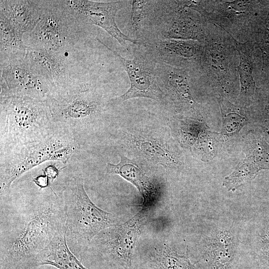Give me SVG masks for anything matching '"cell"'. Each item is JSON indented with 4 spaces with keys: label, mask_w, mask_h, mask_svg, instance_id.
I'll use <instances>...</instances> for the list:
<instances>
[{
    "label": "cell",
    "mask_w": 269,
    "mask_h": 269,
    "mask_svg": "<svg viewBox=\"0 0 269 269\" xmlns=\"http://www.w3.org/2000/svg\"><path fill=\"white\" fill-rule=\"evenodd\" d=\"M66 234L61 197L48 194L0 196V269H37L47 249Z\"/></svg>",
    "instance_id": "cell-1"
},
{
    "label": "cell",
    "mask_w": 269,
    "mask_h": 269,
    "mask_svg": "<svg viewBox=\"0 0 269 269\" xmlns=\"http://www.w3.org/2000/svg\"><path fill=\"white\" fill-rule=\"evenodd\" d=\"M66 217V240L71 252L81 259L93 239L115 225L113 214L96 205L87 194L82 176H68L61 197Z\"/></svg>",
    "instance_id": "cell-2"
},
{
    "label": "cell",
    "mask_w": 269,
    "mask_h": 269,
    "mask_svg": "<svg viewBox=\"0 0 269 269\" xmlns=\"http://www.w3.org/2000/svg\"><path fill=\"white\" fill-rule=\"evenodd\" d=\"M54 122L46 100L16 95L0 97V141L8 148L51 135L56 131Z\"/></svg>",
    "instance_id": "cell-3"
},
{
    "label": "cell",
    "mask_w": 269,
    "mask_h": 269,
    "mask_svg": "<svg viewBox=\"0 0 269 269\" xmlns=\"http://www.w3.org/2000/svg\"><path fill=\"white\" fill-rule=\"evenodd\" d=\"M77 148L72 135L56 131L41 140L9 148L0 160V196L9 192L17 178L43 162L56 160L66 164Z\"/></svg>",
    "instance_id": "cell-4"
},
{
    "label": "cell",
    "mask_w": 269,
    "mask_h": 269,
    "mask_svg": "<svg viewBox=\"0 0 269 269\" xmlns=\"http://www.w3.org/2000/svg\"><path fill=\"white\" fill-rule=\"evenodd\" d=\"M86 25L80 21L64 0H44L41 18L30 32L23 35L27 48L56 50L83 40Z\"/></svg>",
    "instance_id": "cell-5"
},
{
    "label": "cell",
    "mask_w": 269,
    "mask_h": 269,
    "mask_svg": "<svg viewBox=\"0 0 269 269\" xmlns=\"http://www.w3.org/2000/svg\"><path fill=\"white\" fill-rule=\"evenodd\" d=\"M82 42L56 50L27 48V63L32 71L50 88L51 93L86 82L79 55Z\"/></svg>",
    "instance_id": "cell-6"
},
{
    "label": "cell",
    "mask_w": 269,
    "mask_h": 269,
    "mask_svg": "<svg viewBox=\"0 0 269 269\" xmlns=\"http://www.w3.org/2000/svg\"><path fill=\"white\" fill-rule=\"evenodd\" d=\"M145 212L140 209L125 223L102 231L88 247L95 248L98 254L106 261L116 262L125 269H132L133 253L140 233L141 218Z\"/></svg>",
    "instance_id": "cell-7"
},
{
    "label": "cell",
    "mask_w": 269,
    "mask_h": 269,
    "mask_svg": "<svg viewBox=\"0 0 269 269\" xmlns=\"http://www.w3.org/2000/svg\"><path fill=\"white\" fill-rule=\"evenodd\" d=\"M66 6L82 23L98 26L107 31L129 51L127 41L140 45L141 42L124 34L116 21L117 12L123 1L99 2L91 0H64Z\"/></svg>",
    "instance_id": "cell-8"
},
{
    "label": "cell",
    "mask_w": 269,
    "mask_h": 269,
    "mask_svg": "<svg viewBox=\"0 0 269 269\" xmlns=\"http://www.w3.org/2000/svg\"><path fill=\"white\" fill-rule=\"evenodd\" d=\"M0 97L26 96L46 100L50 88L33 73L25 57L0 64Z\"/></svg>",
    "instance_id": "cell-9"
},
{
    "label": "cell",
    "mask_w": 269,
    "mask_h": 269,
    "mask_svg": "<svg viewBox=\"0 0 269 269\" xmlns=\"http://www.w3.org/2000/svg\"><path fill=\"white\" fill-rule=\"evenodd\" d=\"M100 42L119 58L131 82L128 91L113 99L112 103L118 104L135 98H147L157 101L163 100V93L158 84L156 71L152 69V65L147 58V54H136L134 59H127Z\"/></svg>",
    "instance_id": "cell-10"
},
{
    "label": "cell",
    "mask_w": 269,
    "mask_h": 269,
    "mask_svg": "<svg viewBox=\"0 0 269 269\" xmlns=\"http://www.w3.org/2000/svg\"><path fill=\"white\" fill-rule=\"evenodd\" d=\"M198 41L174 39H157L152 42H142L147 53L155 62L181 68H189L204 59L203 50Z\"/></svg>",
    "instance_id": "cell-11"
},
{
    "label": "cell",
    "mask_w": 269,
    "mask_h": 269,
    "mask_svg": "<svg viewBox=\"0 0 269 269\" xmlns=\"http://www.w3.org/2000/svg\"><path fill=\"white\" fill-rule=\"evenodd\" d=\"M269 169V144L261 137L253 140L249 155L225 178L223 185L229 190L250 181L262 169Z\"/></svg>",
    "instance_id": "cell-12"
},
{
    "label": "cell",
    "mask_w": 269,
    "mask_h": 269,
    "mask_svg": "<svg viewBox=\"0 0 269 269\" xmlns=\"http://www.w3.org/2000/svg\"><path fill=\"white\" fill-rule=\"evenodd\" d=\"M178 9L174 11H164L167 14L159 19L158 28L160 39H174L200 41L204 36L200 23L197 19L184 9L185 7L177 1Z\"/></svg>",
    "instance_id": "cell-13"
},
{
    "label": "cell",
    "mask_w": 269,
    "mask_h": 269,
    "mask_svg": "<svg viewBox=\"0 0 269 269\" xmlns=\"http://www.w3.org/2000/svg\"><path fill=\"white\" fill-rule=\"evenodd\" d=\"M44 8V0H1L0 17L9 21L24 35L39 21Z\"/></svg>",
    "instance_id": "cell-14"
},
{
    "label": "cell",
    "mask_w": 269,
    "mask_h": 269,
    "mask_svg": "<svg viewBox=\"0 0 269 269\" xmlns=\"http://www.w3.org/2000/svg\"><path fill=\"white\" fill-rule=\"evenodd\" d=\"M106 172L119 175L136 187L143 198L141 210L146 211L150 207L155 198L153 188L147 176L134 161L121 155L118 164L107 163Z\"/></svg>",
    "instance_id": "cell-15"
},
{
    "label": "cell",
    "mask_w": 269,
    "mask_h": 269,
    "mask_svg": "<svg viewBox=\"0 0 269 269\" xmlns=\"http://www.w3.org/2000/svg\"><path fill=\"white\" fill-rule=\"evenodd\" d=\"M0 64L25 57L23 34L7 20L0 17Z\"/></svg>",
    "instance_id": "cell-16"
},
{
    "label": "cell",
    "mask_w": 269,
    "mask_h": 269,
    "mask_svg": "<svg viewBox=\"0 0 269 269\" xmlns=\"http://www.w3.org/2000/svg\"><path fill=\"white\" fill-rule=\"evenodd\" d=\"M232 38L240 57L238 70L241 84L240 94L242 97H252L257 94L258 89L253 77L255 44L252 41L242 43Z\"/></svg>",
    "instance_id": "cell-17"
},
{
    "label": "cell",
    "mask_w": 269,
    "mask_h": 269,
    "mask_svg": "<svg viewBox=\"0 0 269 269\" xmlns=\"http://www.w3.org/2000/svg\"><path fill=\"white\" fill-rule=\"evenodd\" d=\"M252 41L262 58V71L269 69V0H261L252 19Z\"/></svg>",
    "instance_id": "cell-18"
},
{
    "label": "cell",
    "mask_w": 269,
    "mask_h": 269,
    "mask_svg": "<svg viewBox=\"0 0 269 269\" xmlns=\"http://www.w3.org/2000/svg\"><path fill=\"white\" fill-rule=\"evenodd\" d=\"M66 234L54 241L47 249L42 266L50 265L57 269H88L70 250Z\"/></svg>",
    "instance_id": "cell-19"
},
{
    "label": "cell",
    "mask_w": 269,
    "mask_h": 269,
    "mask_svg": "<svg viewBox=\"0 0 269 269\" xmlns=\"http://www.w3.org/2000/svg\"><path fill=\"white\" fill-rule=\"evenodd\" d=\"M156 262L160 269H193L186 256H181L165 245L158 252Z\"/></svg>",
    "instance_id": "cell-20"
},
{
    "label": "cell",
    "mask_w": 269,
    "mask_h": 269,
    "mask_svg": "<svg viewBox=\"0 0 269 269\" xmlns=\"http://www.w3.org/2000/svg\"><path fill=\"white\" fill-rule=\"evenodd\" d=\"M219 103L223 117L224 129L230 133L239 130L246 121L240 109L225 100L221 99Z\"/></svg>",
    "instance_id": "cell-21"
},
{
    "label": "cell",
    "mask_w": 269,
    "mask_h": 269,
    "mask_svg": "<svg viewBox=\"0 0 269 269\" xmlns=\"http://www.w3.org/2000/svg\"><path fill=\"white\" fill-rule=\"evenodd\" d=\"M207 49V55L213 72L219 80L226 81L229 75L228 61L226 59L223 48L213 44Z\"/></svg>",
    "instance_id": "cell-22"
},
{
    "label": "cell",
    "mask_w": 269,
    "mask_h": 269,
    "mask_svg": "<svg viewBox=\"0 0 269 269\" xmlns=\"http://www.w3.org/2000/svg\"><path fill=\"white\" fill-rule=\"evenodd\" d=\"M150 1L132 0L131 24L134 32L138 31L142 27L143 21L148 14Z\"/></svg>",
    "instance_id": "cell-23"
},
{
    "label": "cell",
    "mask_w": 269,
    "mask_h": 269,
    "mask_svg": "<svg viewBox=\"0 0 269 269\" xmlns=\"http://www.w3.org/2000/svg\"><path fill=\"white\" fill-rule=\"evenodd\" d=\"M62 169L63 168L58 169L54 165H49L43 170V174L46 175L51 182H53L58 176Z\"/></svg>",
    "instance_id": "cell-24"
},
{
    "label": "cell",
    "mask_w": 269,
    "mask_h": 269,
    "mask_svg": "<svg viewBox=\"0 0 269 269\" xmlns=\"http://www.w3.org/2000/svg\"><path fill=\"white\" fill-rule=\"evenodd\" d=\"M32 181L40 189H42L47 187L50 188V180L45 175H40L34 177Z\"/></svg>",
    "instance_id": "cell-25"
},
{
    "label": "cell",
    "mask_w": 269,
    "mask_h": 269,
    "mask_svg": "<svg viewBox=\"0 0 269 269\" xmlns=\"http://www.w3.org/2000/svg\"><path fill=\"white\" fill-rule=\"evenodd\" d=\"M266 133L267 134V135L269 137V128L266 129Z\"/></svg>",
    "instance_id": "cell-26"
}]
</instances>
